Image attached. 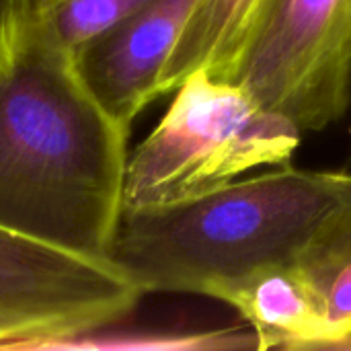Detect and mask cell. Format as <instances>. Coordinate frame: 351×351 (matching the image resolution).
I'll list each match as a JSON object with an SVG mask.
<instances>
[{"mask_svg": "<svg viewBox=\"0 0 351 351\" xmlns=\"http://www.w3.org/2000/svg\"><path fill=\"white\" fill-rule=\"evenodd\" d=\"M130 128L39 16L0 39V228L107 259L123 214Z\"/></svg>", "mask_w": 351, "mask_h": 351, "instance_id": "cell-1", "label": "cell"}, {"mask_svg": "<svg viewBox=\"0 0 351 351\" xmlns=\"http://www.w3.org/2000/svg\"><path fill=\"white\" fill-rule=\"evenodd\" d=\"M350 197L348 171L278 165L173 206L121 214L107 259L142 294L218 300L259 271L294 263Z\"/></svg>", "mask_w": 351, "mask_h": 351, "instance_id": "cell-2", "label": "cell"}, {"mask_svg": "<svg viewBox=\"0 0 351 351\" xmlns=\"http://www.w3.org/2000/svg\"><path fill=\"white\" fill-rule=\"evenodd\" d=\"M302 132L241 84L191 72L152 132L130 150L123 214L173 206L249 171L286 165Z\"/></svg>", "mask_w": 351, "mask_h": 351, "instance_id": "cell-3", "label": "cell"}, {"mask_svg": "<svg viewBox=\"0 0 351 351\" xmlns=\"http://www.w3.org/2000/svg\"><path fill=\"white\" fill-rule=\"evenodd\" d=\"M220 78L302 134L337 123L351 105V0H267Z\"/></svg>", "mask_w": 351, "mask_h": 351, "instance_id": "cell-4", "label": "cell"}, {"mask_svg": "<svg viewBox=\"0 0 351 351\" xmlns=\"http://www.w3.org/2000/svg\"><path fill=\"white\" fill-rule=\"evenodd\" d=\"M144 294L109 261L0 228V350H56L119 325Z\"/></svg>", "mask_w": 351, "mask_h": 351, "instance_id": "cell-5", "label": "cell"}, {"mask_svg": "<svg viewBox=\"0 0 351 351\" xmlns=\"http://www.w3.org/2000/svg\"><path fill=\"white\" fill-rule=\"evenodd\" d=\"M195 4L197 0H152L76 51L90 90L128 128L160 97L162 74Z\"/></svg>", "mask_w": 351, "mask_h": 351, "instance_id": "cell-6", "label": "cell"}, {"mask_svg": "<svg viewBox=\"0 0 351 351\" xmlns=\"http://www.w3.org/2000/svg\"><path fill=\"white\" fill-rule=\"evenodd\" d=\"M218 300L249 323L259 350L346 346L294 263L259 271L224 290Z\"/></svg>", "mask_w": 351, "mask_h": 351, "instance_id": "cell-7", "label": "cell"}, {"mask_svg": "<svg viewBox=\"0 0 351 351\" xmlns=\"http://www.w3.org/2000/svg\"><path fill=\"white\" fill-rule=\"evenodd\" d=\"M267 0H197L160 80V97L173 93L191 72L220 76Z\"/></svg>", "mask_w": 351, "mask_h": 351, "instance_id": "cell-8", "label": "cell"}, {"mask_svg": "<svg viewBox=\"0 0 351 351\" xmlns=\"http://www.w3.org/2000/svg\"><path fill=\"white\" fill-rule=\"evenodd\" d=\"M294 267L321 300L346 346H351V197L321 222Z\"/></svg>", "mask_w": 351, "mask_h": 351, "instance_id": "cell-9", "label": "cell"}, {"mask_svg": "<svg viewBox=\"0 0 351 351\" xmlns=\"http://www.w3.org/2000/svg\"><path fill=\"white\" fill-rule=\"evenodd\" d=\"M152 0H56L39 14L58 43L80 51Z\"/></svg>", "mask_w": 351, "mask_h": 351, "instance_id": "cell-10", "label": "cell"}, {"mask_svg": "<svg viewBox=\"0 0 351 351\" xmlns=\"http://www.w3.org/2000/svg\"><path fill=\"white\" fill-rule=\"evenodd\" d=\"M27 21L29 19H27L25 0H0V39L16 31Z\"/></svg>", "mask_w": 351, "mask_h": 351, "instance_id": "cell-11", "label": "cell"}]
</instances>
